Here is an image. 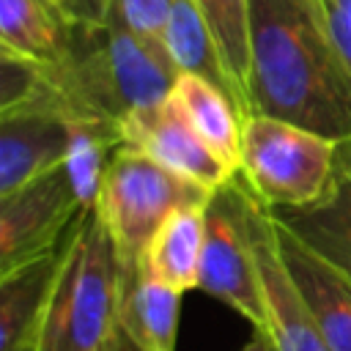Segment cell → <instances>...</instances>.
<instances>
[{"label":"cell","mask_w":351,"mask_h":351,"mask_svg":"<svg viewBox=\"0 0 351 351\" xmlns=\"http://www.w3.org/2000/svg\"><path fill=\"white\" fill-rule=\"evenodd\" d=\"M181 291L145 277L137 263L123 266L121 329L143 351H176Z\"/></svg>","instance_id":"14"},{"label":"cell","mask_w":351,"mask_h":351,"mask_svg":"<svg viewBox=\"0 0 351 351\" xmlns=\"http://www.w3.org/2000/svg\"><path fill=\"white\" fill-rule=\"evenodd\" d=\"M118 129L126 145L148 154L162 167L208 192L222 189L239 176L200 140V134L170 96L126 112Z\"/></svg>","instance_id":"9"},{"label":"cell","mask_w":351,"mask_h":351,"mask_svg":"<svg viewBox=\"0 0 351 351\" xmlns=\"http://www.w3.org/2000/svg\"><path fill=\"white\" fill-rule=\"evenodd\" d=\"M250 195L241 176L211 195L206 206V247L197 288L263 332V296L250 239Z\"/></svg>","instance_id":"6"},{"label":"cell","mask_w":351,"mask_h":351,"mask_svg":"<svg viewBox=\"0 0 351 351\" xmlns=\"http://www.w3.org/2000/svg\"><path fill=\"white\" fill-rule=\"evenodd\" d=\"M170 99L181 107L200 140L233 170H241V110L214 82L197 74H178Z\"/></svg>","instance_id":"15"},{"label":"cell","mask_w":351,"mask_h":351,"mask_svg":"<svg viewBox=\"0 0 351 351\" xmlns=\"http://www.w3.org/2000/svg\"><path fill=\"white\" fill-rule=\"evenodd\" d=\"M250 112L351 143V69L321 0H250Z\"/></svg>","instance_id":"1"},{"label":"cell","mask_w":351,"mask_h":351,"mask_svg":"<svg viewBox=\"0 0 351 351\" xmlns=\"http://www.w3.org/2000/svg\"><path fill=\"white\" fill-rule=\"evenodd\" d=\"M77 225V222H74ZM66 241L0 274V351H38Z\"/></svg>","instance_id":"11"},{"label":"cell","mask_w":351,"mask_h":351,"mask_svg":"<svg viewBox=\"0 0 351 351\" xmlns=\"http://www.w3.org/2000/svg\"><path fill=\"white\" fill-rule=\"evenodd\" d=\"M69 22L47 0H0V52L52 63L66 44Z\"/></svg>","instance_id":"16"},{"label":"cell","mask_w":351,"mask_h":351,"mask_svg":"<svg viewBox=\"0 0 351 351\" xmlns=\"http://www.w3.org/2000/svg\"><path fill=\"white\" fill-rule=\"evenodd\" d=\"M321 8L335 44L351 69V0H321Z\"/></svg>","instance_id":"20"},{"label":"cell","mask_w":351,"mask_h":351,"mask_svg":"<svg viewBox=\"0 0 351 351\" xmlns=\"http://www.w3.org/2000/svg\"><path fill=\"white\" fill-rule=\"evenodd\" d=\"M112 351H143V348H140V346H137V343H134V340H132V337H129V335L121 329L118 343H115V348H112Z\"/></svg>","instance_id":"23"},{"label":"cell","mask_w":351,"mask_h":351,"mask_svg":"<svg viewBox=\"0 0 351 351\" xmlns=\"http://www.w3.org/2000/svg\"><path fill=\"white\" fill-rule=\"evenodd\" d=\"M203 16L230 93L241 115L250 112V0H192Z\"/></svg>","instance_id":"17"},{"label":"cell","mask_w":351,"mask_h":351,"mask_svg":"<svg viewBox=\"0 0 351 351\" xmlns=\"http://www.w3.org/2000/svg\"><path fill=\"white\" fill-rule=\"evenodd\" d=\"M90 203L71 162L0 197V274L63 244Z\"/></svg>","instance_id":"7"},{"label":"cell","mask_w":351,"mask_h":351,"mask_svg":"<svg viewBox=\"0 0 351 351\" xmlns=\"http://www.w3.org/2000/svg\"><path fill=\"white\" fill-rule=\"evenodd\" d=\"M271 217L351 282V143H343L340 176L324 200L304 208H277Z\"/></svg>","instance_id":"12"},{"label":"cell","mask_w":351,"mask_h":351,"mask_svg":"<svg viewBox=\"0 0 351 351\" xmlns=\"http://www.w3.org/2000/svg\"><path fill=\"white\" fill-rule=\"evenodd\" d=\"M206 206L208 203L184 206L162 222L137 261V269L145 277L181 293L197 288L206 247Z\"/></svg>","instance_id":"13"},{"label":"cell","mask_w":351,"mask_h":351,"mask_svg":"<svg viewBox=\"0 0 351 351\" xmlns=\"http://www.w3.org/2000/svg\"><path fill=\"white\" fill-rule=\"evenodd\" d=\"M123 263L90 203L69 233L38 351H112L121 335Z\"/></svg>","instance_id":"3"},{"label":"cell","mask_w":351,"mask_h":351,"mask_svg":"<svg viewBox=\"0 0 351 351\" xmlns=\"http://www.w3.org/2000/svg\"><path fill=\"white\" fill-rule=\"evenodd\" d=\"M170 8L173 0H107V16L118 19L123 27L156 47H162Z\"/></svg>","instance_id":"19"},{"label":"cell","mask_w":351,"mask_h":351,"mask_svg":"<svg viewBox=\"0 0 351 351\" xmlns=\"http://www.w3.org/2000/svg\"><path fill=\"white\" fill-rule=\"evenodd\" d=\"M162 47L178 74H197V77L214 82L217 88H222L233 99L230 82L225 77V69H222L217 47H214V38H211L203 16L192 5V0H173Z\"/></svg>","instance_id":"18"},{"label":"cell","mask_w":351,"mask_h":351,"mask_svg":"<svg viewBox=\"0 0 351 351\" xmlns=\"http://www.w3.org/2000/svg\"><path fill=\"white\" fill-rule=\"evenodd\" d=\"M69 25H90L107 16V0H47Z\"/></svg>","instance_id":"21"},{"label":"cell","mask_w":351,"mask_h":351,"mask_svg":"<svg viewBox=\"0 0 351 351\" xmlns=\"http://www.w3.org/2000/svg\"><path fill=\"white\" fill-rule=\"evenodd\" d=\"M38 69L55 107L69 121L115 129L126 112L167 99L178 77L162 47L112 16L69 25L63 52Z\"/></svg>","instance_id":"2"},{"label":"cell","mask_w":351,"mask_h":351,"mask_svg":"<svg viewBox=\"0 0 351 351\" xmlns=\"http://www.w3.org/2000/svg\"><path fill=\"white\" fill-rule=\"evenodd\" d=\"M211 195L214 192L162 167L148 154L121 143L101 170L93 206L110 230L121 263L134 266L173 211L203 206Z\"/></svg>","instance_id":"5"},{"label":"cell","mask_w":351,"mask_h":351,"mask_svg":"<svg viewBox=\"0 0 351 351\" xmlns=\"http://www.w3.org/2000/svg\"><path fill=\"white\" fill-rule=\"evenodd\" d=\"M340 151V140L266 112H247L239 176L266 208H304L332 192Z\"/></svg>","instance_id":"4"},{"label":"cell","mask_w":351,"mask_h":351,"mask_svg":"<svg viewBox=\"0 0 351 351\" xmlns=\"http://www.w3.org/2000/svg\"><path fill=\"white\" fill-rule=\"evenodd\" d=\"M80 123L49 104H30L0 115V197L66 165Z\"/></svg>","instance_id":"10"},{"label":"cell","mask_w":351,"mask_h":351,"mask_svg":"<svg viewBox=\"0 0 351 351\" xmlns=\"http://www.w3.org/2000/svg\"><path fill=\"white\" fill-rule=\"evenodd\" d=\"M250 239L263 296V332L277 351H332L304 293L282 261L271 211L250 195Z\"/></svg>","instance_id":"8"},{"label":"cell","mask_w":351,"mask_h":351,"mask_svg":"<svg viewBox=\"0 0 351 351\" xmlns=\"http://www.w3.org/2000/svg\"><path fill=\"white\" fill-rule=\"evenodd\" d=\"M241 351H277L274 348V343H271V337L266 335V332H261V329H255V335H252V340L241 348Z\"/></svg>","instance_id":"22"}]
</instances>
